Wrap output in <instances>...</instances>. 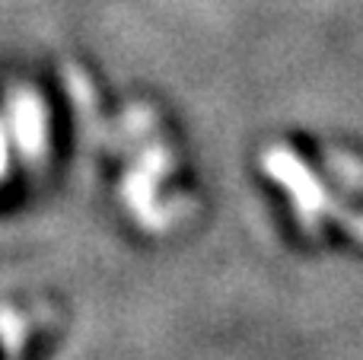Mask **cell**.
I'll use <instances>...</instances> for the list:
<instances>
[{
    "mask_svg": "<svg viewBox=\"0 0 363 360\" xmlns=\"http://www.w3.org/2000/svg\"><path fill=\"white\" fill-rule=\"evenodd\" d=\"M10 131H6V121H0V182L6 176V166H10Z\"/></svg>",
    "mask_w": 363,
    "mask_h": 360,
    "instance_id": "3957f363",
    "label": "cell"
},
{
    "mask_svg": "<svg viewBox=\"0 0 363 360\" xmlns=\"http://www.w3.org/2000/svg\"><path fill=\"white\" fill-rule=\"evenodd\" d=\"M26 319L19 316L16 310H10V306H4L0 310V344H4L10 354H16L19 348H23V342H26Z\"/></svg>",
    "mask_w": 363,
    "mask_h": 360,
    "instance_id": "7a4b0ae2",
    "label": "cell"
},
{
    "mask_svg": "<svg viewBox=\"0 0 363 360\" xmlns=\"http://www.w3.org/2000/svg\"><path fill=\"white\" fill-rule=\"evenodd\" d=\"M6 131L26 163H38L48 147V115L32 86H13L6 96Z\"/></svg>",
    "mask_w": 363,
    "mask_h": 360,
    "instance_id": "6da1fadb",
    "label": "cell"
}]
</instances>
